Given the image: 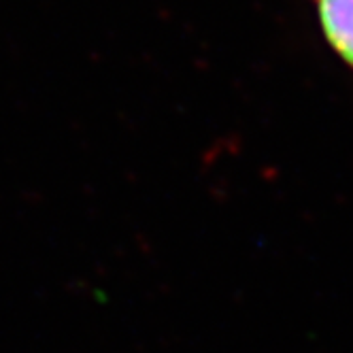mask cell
I'll return each mask as SVG.
<instances>
[{
    "instance_id": "1",
    "label": "cell",
    "mask_w": 353,
    "mask_h": 353,
    "mask_svg": "<svg viewBox=\"0 0 353 353\" xmlns=\"http://www.w3.org/2000/svg\"><path fill=\"white\" fill-rule=\"evenodd\" d=\"M325 41L353 68V0H313Z\"/></svg>"
}]
</instances>
